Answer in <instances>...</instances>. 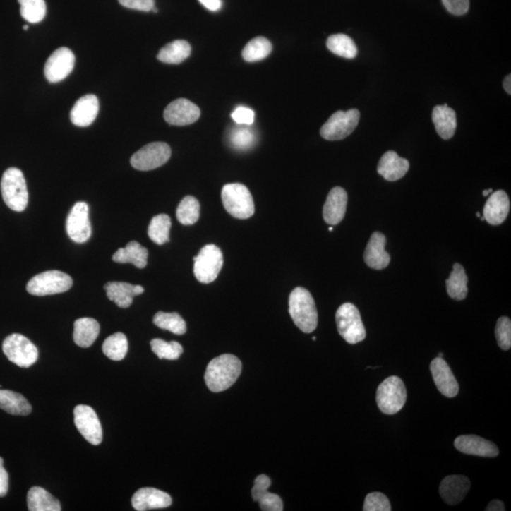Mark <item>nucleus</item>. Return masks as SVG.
I'll use <instances>...</instances> for the list:
<instances>
[{"instance_id":"412c9836","label":"nucleus","mask_w":511,"mask_h":511,"mask_svg":"<svg viewBox=\"0 0 511 511\" xmlns=\"http://www.w3.org/2000/svg\"><path fill=\"white\" fill-rule=\"evenodd\" d=\"M471 488V481L464 476H449L440 486V494L448 505H457L462 502Z\"/></svg>"},{"instance_id":"f03ea898","label":"nucleus","mask_w":511,"mask_h":511,"mask_svg":"<svg viewBox=\"0 0 511 511\" xmlns=\"http://www.w3.org/2000/svg\"><path fill=\"white\" fill-rule=\"evenodd\" d=\"M289 313L294 324L305 333L313 332L318 323L315 299L307 289L297 287L289 297Z\"/></svg>"},{"instance_id":"f3484780","label":"nucleus","mask_w":511,"mask_h":511,"mask_svg":"<svg viewBox=\"0 0 511 511\" xmlns=\"http://www.w3.org/2000/svg\"><path fill=\"white\" fill-rule=\"evenodd\" d=\"M387 238L380 232H374L369 239L363 253V260L368 267L374 270H383L390 263V255L385 251Z\"/></svg>"},{"instance_id":"0eeeda50","label":"nucleus","mask_w":511,"mask_h":511,"mask_svg":"<svg viewBox=\"0 0 511 511\" xmlns=\"http://www.w3.org/2000/svg\"><path fill=\"white\" fill-rule=\"evenodd\" d=\"M193 260L194 276L198 282L205 284L217 279L224 265L223 253L215 244L203 247Z\"/></svg>"},{"instance_id":"58836bf2","label":"nucleus","mask_w":511,"mask_h":511,"mask_svg":"<svg viewBox=\"0 0 511 511\" xmlns=\"http://www.w3.org/2000/svg\"><path fill=\"white\" fill-rule=\"evenodd\" d=\"M22 18L29 23H39L45 18V0H18Z\"/></svg>"},{"instance_id":"1a4fd4ad","label":"nucleus","mask_w":511,"mask_h":511,"mask_svg":"<svg viewBox=\"0 0 511 511\" xmlns=\"http://www.w3.org/2000/svg\"><path fill=\"white\" fill-rule=\"evenodd\" d=\"M2 349L8 359L20 368H30L38 359L37 348L19 333L8 336L2 344Z\"/></svg>"},{"instance_id":"c85d7f7f","label":"nucleus","mask_w":511,"mask_h":511,"mask_svg":"<svg viewBox=\"0 0 511 511\" xmlns=\"http://www.w3.org/2000/svg\"><path fill=\"white\" fill-rule=\"evenodd\" d=\"M27 502L30 511L61 510L60 502L43 488H30L28 493Z\"/></svg>"},{"instance_id":"a211bd4d","label":"nucleus","mask_w":511,"mask_h":511,"mask_svg":"<svg viewBox=\"0 0 511 511\" xmlns=\"http://www.w3.org/2000/svg\"><path fill=\"white\" fill-rule=\"evenodd\" d=\"M455 447L463 454L482 457H495L499 450L495 444L479 435H460L455 440Z\"/></svg>"},{"instance_id":"864d4df0","label":"nucleus","mask_w":511,"mask_h":511,"mask_svg":"<svg viewBox=\"0 0 511 511\" xmlns=\"http://www.w3.org/2000/svg\"><path fill=\"white\" fill-rule=\"evenodd\" d=\"M504 88L505 90V92L507 94H511V75L508 74L507 77L505 78L504 80Z\"/></svg>"},{"instance_id":"4d7b16f0","label":"nucleus","mask_w":511,"mask_h":511,"mask_svg":"<svg viewBox=\"0 0 511 511\" xmlns=\"http://www.w3.org/2000/svg\"><path fill=\"white\" fill-rule=\"evenodd\" d=\"M23 29L25 30H29V27H28L27 25H25V26H23Z\"/></svg>"},{"instance_id":"4c0bfd02","label":"nucleus","mask_w":511,"mask_h":511,"mask_svg":"<svg viewBox=\"0 0 511 511\" xmlns=\"http://www.w3.org/2000/svg\"><path fill=\"white\" fill-rule=\"evenodd\" d=\"M152 321L155 326L169 330L174 335H182L187 332V325L184 319L176 313L158 312Z\"/></svg>"},{"instance_id":"bb28decb","label":"nucleus","mask_w":511,"mask_h":511,"mask_svg":"<svg viewBox=\"0 0 511 511\" xmlns=\"http://www.w3.org/2000/svg\"><path fill=\"white\" fill-rule=\"evenodd\" d=\"M149 252L138 241H132L124 248H119L113 255V260L118 263H132L136 267H146Z\"/></svg>"},{"instance_id":"09e8293b","label":"nucleus","mask_w":511,"mask_h":511,"mask_svg":"<svg viewBox=\"0 0 511 511\" xmlns=\"http://www.w3.org/2000/svg\"><path fill=\"white\" fill-rule=\"evenodd\" d=\"M270 486L271 479H269L267 476H265V474H260V476H258L257 479H255L254 487H253L251 491L253 500H254L255 502H257L258 499L260 498V496L262 495L263 493H265V491H268Z\"/></svg>"},{"instance_id":"603ef678","label":"nucleus","mask_w":511,"mask_h":511,"mask_svg":"<svg viewBox=\"0 0 511 511\" xmlns=\"http://www.w3.org/2000/svg\"><path fill=\"white\" fill-rule=\"evenodd\" d=\"M486 510L487 511H504L505 510L504 503L502 501H500V500H493L490 503V504L488 505L487 508H486Z\"/></svg>"},{"instance_id":"dca6fc26","label":"nucleus","mask_w":511,"mask_h":511,"mask_svg":"<svg viewBox=\"0 0 511 511\" xmlns=\"http://www.w3.org/2000/svg\"><path fill=\"white\" fill-rule=\"evenodd\" d=\"M430 369L435 385L443 395L447 398H454L457 395L459 392V385L443 358L438 357L433 360Z\"/></svg>"},{"instance_id":"4468645a","label":"nucleus","mask_w":511,"mask_h":511,"mask_svg":"<svg viewBox=\"0 0 511 511\" xmlns=\"http://www.w3.org/2000/svg\"><path fill=\"white\" fill-rule=\"evenodd\" d=\"M74 65L75 56L71 49L68 48L56 49L46 62L44 71L47 80L52 83L65 80L73 71Z\"/></svg>"},{"instance_id":"f704fd0d","label":"nucleus","mask_w":511,"mask_h":511,"mask_svg":"<svg viewBox=\"0 0 511 511\" xmlns=\"http://www.w3.org/2000/svg\"><path fill=\"white\" fill-rule=\"evenodd\" d=\"M102 351L105 356L113 361H121L126 356L128 341L126 336L121 332H116L105 339L102 344Z\"/></svg>"},{"instance_id":"9b49d317","label":"nucleus","mask_w":511,"mask_h":511,"mask_svg":"<svg viewBox=\"0 0 511 511\" xmlns=\"http://www.w3.org/2000/svg\"><path fill=\"white\" fill-rule=\"evenodd\" d=\"M172 150L165 143H152L138 150L131 157L133 168L152 171L163 166L171 157Z\"/></svg>"},{"instance_id":"6ab92c4d","label":"nucleus","mask_w":511,"mask_h":511,"mask_svg":"<svg viewBox=\"0 0 511 511\" xmlns=\"http://www.w3.org/2000/svg\"><path fill=\"white\" fill-rule=\"evenodd\" d=\"M173 503L172 497L155 488H143L132 497V505L136 510L146 511L165 508Z\"/></svg>"},{"instance_id":"bf43d9fd","label":"nucleus","mask_w":511,"mask_h":511,"mask_svg":"<svg viewBox=\"0 0 511 511\" xmlns=\"http://www.w3.org/2000/svg\"><path fill=\"white\" fill-rule=\"evenodd\" d=\"M329 230H330V232H332L333 227H330V229H329Z\"/></svg>"},{"instance_id":"37998d69","label":"nucleus","mask_w":511,"mask_h":511,"mask_svg":"<svg viewBox=\"0 0 511 511\" xmlns=\"http://www.w3.org/2000/svg\"><path fill=\"white\" fill-rule=\"evenodd\" d=\"M363 510L365 511H390L392 508H391L390 500L385 494L371 493L366 495Z\"/></svg>"},{"instance_id":"79ce46f5","label":"nucleus","mask_w":511,"mask_h":511,"mask_svg":"<svg viewBox=\"0 0 511 511\" xmlns=\"http://www.w3.org/2000/svg\"><path fill=\"white\" fill-rule=\"evenodd\" d=\"M497 343L503 351H508L511 347V321L503 316L497 321L495 327Z\"/></svg>"},{"instance_id":"2f4dec72","label":"nucleus","mask_w":511,"mask_h":511,"mask_svg":"<svg viewBox=\"0 0 511 511\" xmlns=\"http://www.w3.org/2000/svg\"><path fill=\"white\" fill-rule=\"evenodd\" d=\"M191 47L187 41L176 40L171 42L158 52L157 59L165 64L177 65L184 62L190 56Z\"/></svg>"},{"instance_id":"473e14b6","label":"nucleus","mask_w":511,"mask_h":511,"mask_svg":"<svg viewBox=\"0 0 511 511\" xmlns=\"http://www.w3.org/2000/svg\"><path fill=\"white\" fill-rule=\"evenodd\" d=\"M327 48L332 54L347 59H354L358 54V49L354 41L343 33L330 35L327 40Z\"/></svg>"},{"instance_id":"c756f323","label":"nucleus","mask_w":511,"mask_h":511,"mask_svg":"<svg viewBox=\"0 0 511 511\" xmlns=\"http://www.w3.org/2000/svg\"><path fill=\"white\" fill-rule=\"evenodd\" d=\"M0 408L15 416H27L32 412V405L21 394L0 390Z\"/></svg>"},{"instance_id":"e433bc0d","label":"nucleus","mask_w":511,"mask_h":511,"mask_svg":"<svg viewBox=\"0 0 511 511\" xmlns=\"http://www.w3.org/2000/svg\"><path fill=\"white\" fill-rule=\"evenodd\" d=\"M176 217L180 224L191 226L196 224L200 217V204L193 196H186L180 202L176 210Z\"/></svg>"},{"instance_id":"39448f33","label":"nucleus","mask_w":511,"mask_h":511,"mask_svg":"<svg viewBox=\"0 0 511 511\" xmlns=\"http://www.w3.org/2000/svg\"><path fill=\"white\" fill-rule=\"evenodd\" d=\"M407 399V388L399 377L387 378L378 387L377 405L383 414L394 415L399 412L404 408Z\"/></svg>"},{"instance_id":"cd10ccee","label":"nucleus","mask_w":511,"mask_h":511,"mask_svg":"<svg viewBox=\"0 0 511 511\" xmlns=\"http://www.w3.org/2000/svg\"><path fill=\"white\" fill-rule=\"evenodd\" d=\"M100 324L95 319L83 318L74 323V342L80 348H90L98 338Z\"/></svg>"},{"instance_id":"6e6552de","label":"nucleus","mask_w":511,"mask_h":511,"mask_svg":"<svg viewBox=\"0 0 511 511\" xmlns=\"http://www.w3.org/2000/svg\"><path fill=\"white\" fill-rule=\"evenodd\" d=\"M73 280L68 274L57 270L46 271L33 277L28 282V293L35 296H52L68 291Z\"/></svg>"},{"instance_id":"3c124183","label":"nucleus","mask_w":511,"mask_h":511,"mask_svg":"<svg viewBox=\"0 0 511 511\" xmlns=\"http://www.w3.org/2000/svg\"><path fill=\"white\" fill-rule=\"evenodd\" d=\"M199 1L201 2L203 6L207 8L208 10L213 11V12L220 10L222 7L221 0H199Z\"/></svg>"},{"instance_id":"c03bdc74","label":"nucleus","mask_w":511,"mask_h":511,"mask_svg":"<svg viewBox=\"0 0 511 511\" xmlns=\"http://www.w3.org/2000/svg\"><path fill=\"white\" fill-rule=\"evenodd\" d=\"M260 510L263 511H282L283 510V503L282 498L277 494L265 491L258 499Z\"/></svg>"},{"instance_id":"f257e3e1","label":"nucleus","mask_w":511,"mask_h":511,"mask_svg":"<svg viewBox=\"0 0 511 511\" xmlns=\"http://www.w3.org/2000/svg\"><path fill=\"white\" fill-rule=\"evenodd\" d=\"M241 368L243 365L235 355H220L208 363L205 373V385L212 392H223L234 385Z\"/></svg>"},{"instance_id":"7c9ffc66","label":"nucleus","mask_w":511,"mask_h":511,"mask_svg":"<svg viewBox=\"0 0 511 511\" xmlns=\"http://www.w3.org/2000/svg\"><path fill=\"white\" fill-rule=\"evenodd\" d=\"M447 293L455 301H463L468 294V277L459 263H455L449 279L446 280Z\"/></svg>"},{"instance_id":"4be33fe9","label":"nucleus","mask_w":511,"mask_h":511,"mask_svg":"<svg viewBox=\"0 0 511 511\" xmlns=\"http://www.w3.org/2000/svg\"><path fill=\"white\" fill-rule=\"evenodd\" d=\"M99 108V100L95 95L88 94L83 96L71 111L72 124L79 127L90 126L98 116Z\"/></svg>"},{"instance_id":"5701e85b","label":"nucleus","mask_w":511,"mask_h":511,"mask_svg":"<svg viewBox=\"0 0 511 511\" xmlns=\"http://www.w3.org/2000/svg\"><path fill=\"white\" fill-rule=\"evenodd\" d=\"M409 161L399 157L394 151H388L380 157L377 172L387 181H397L402 179L409 171Z\"/></svg>"},{"instance_id":"49530a36","label":"nucleus","mask_w":511,"mask_h":511,"mask_svg":"<svg viewBox=\"0 0 511 511\" xmlns=\"http://www.w3.org/2000/svg\"><path fill=\"white\" fill-rule=\"evenodd\" d=\"M232 119L239 125H252L255 121L254 111L248 107H239L232 113Z\"/></svg>"},{"instance_id":"a878e982","label":"nucleus","mask_w":511,"mask_h":511,"mask_svg":"<svg viewBox=\"0 0 511 511\" xmlns=\"http://www.w3.org/2000/svg\"><path fill=\"white\" fill-rule=\"evenodd\" d=\"M432 119L438 136L443 140L454 137L457 130V114L447 104L438 105L432 113Z\"/></svg>"},{"instance_id":"8fccbe9b","label":"nucleus","mask_w":511,"mask_h":511,"mask_svg":"<svg viewBox=\"0 0 511 511\" xmlns=\"http://www.w3.org/2000/svg\"><path fill=\"white\" fill-rule=\"evenodd\" d=\"M9 491V474L4 467L0 468V497L6 495Z\"/></svg>"},{"instance_id":"c9c22d12","label":"nucleus","mask_w":511,"mask_h":511,"mask_svg":"<svg viewBox=\"0 0 511 511\" xmlns=\"http://www.w3.org/2000/svg\"><path fill=\"white\" fill-rule=\"evenodd\" d=\"M171 227L172 221L168 215H160L155 216L149 224V238L158 246H162V244L169 241Z\"/></svg>"},{"instance_id":"b1692460","label":"nucleus","mask_w":511,"mask_h":511,"mask_svg":"<svg viewBox=\"0 0 511 511\" xmlns=\"http://www.w3.org/2000/svg\"><path fill=\"white\" fill-rule=\"evenodd\" d=\"M510 210V202L507 193L497 191L493 193L484 207L485 220L493 226H499L504 223Z\"/></svg>"},{"instance_id":"ddd939ff","label":"nucleus","mask_w":511,"mask_h":511,"mask_svg":"<svg viewBox=\"0 0 511 511\" xmlns=\"http://www.w3.org/2000/svg\"><path fill=\"white\" fill-rule=\"evenodd\" d=\"M74 422L78 431L92 445H99L102 441L101 421L95 411L88 405L80 404L74 409Z\"/></svg>"},{"instance_id":"f8f14e48","label":"nucleus","mask_w":511,"mask_h":511,"mask_svg":"<svg viewBox=\"0 0 511 511\" xmlns=\"http://www.w3.org/2000/svg\"><path fill=\"white\" fill-rule=\"evenodd\" d=\"M66 227L69 238L75 243L83 244L90 240L92 230L87 203L78 202L73 205L66 219Z\"/></svg>"},{"instance_id":"5fc2aeb1","label":"nucleus","mask_w":511,"mask_h":511,"mask_svg":"<svg viewBox=\"0 0 511 511\" xmlns=\"http://www.w3.org/2000/svg\"><path fill=\"white\" fill-rule=\"evenodd\" d=\"M493 193V188H488V190L483 191V196H488V194Z\"/></svg>"},{"instance_id":"de8ad7c7","label":"nucleus","mask_w":511,"mask_h":511,"mask_svg":"<svg viewBox=\"0 0 511 511\" xmlns=\"http://www.w3.org/2000/svg\"><path fill=\"white\" fill-rule=\"evenodd\" d=\"M119 4L128 9L150 12L155 8V0H119Z\"/></svg>"},{"instance_id":"9d476101","label":"nucleus","mask_w":511,"mask_h":511,"mask_svg":"<svg viewBox=\"0 0 511 511\" xmlns=\"http://www.w3.org/2000/svg\"><path fill=\"white\" fill-rule=\"evenodd\" d=\"M360 116L357 109L337 111L330 116L326 124L322 126L321 137L327 140H344L356 129Z\"/></svg>"},{"instance_id":"72a5a7b5","label":"nucleus","mask_w":511,"mask_h":511,"mask_svg":"<svg viewBox=\"0 0 511 511\" xmlns=\"http://www.w3.org/2000/svg\"><path fill=\"white\" fill-rule=\"evenodd\" d=\"M272 52V44L267 38L259 36L252 39L244 47L243 58L246 62H258L265 59Z\"/></svg>"},{"instance_id":"7ed1b4c3","label":"nucleus","mask_w":511,"mask_h":511,"mask_svg":"<svg viewBox=\"0 0 511 511\" xmlns=\"http://www.w3.org/2000/svg\"><path fill=\"white\" fill-rule=\"evenodd\" d=\"M1 193L5 204L13 211L25 210L29 202V193L24 174L18 168H10L2 176Z\"/></svg>"},{"instance_id":"20e7f679","label":"nucleus","mask_w":511,"mask_h":511,"mask_svg":"<svg viewBox=\"0 0 511 511\" xmlns=\"http://www.w3.org/2000/svg\"><path fill=\"white\" fill-rule=\"evenodd\" d=\"M222 200L227 212L234 218L248 219L254 215L255 205L251 193L240 183L224 185Z\"/></svg>"},{"instance_id":"052dcab7","label":"nucleus","mask_w":511,"mask_h":511,"mask_svg":"<svg viewBox=\"0 0 511 511\" xmlns=\"http://www.w3.org/2000/svg\"><path fill=\"white\" fill-rule=\"evenodd\" d=\"M476 216H477V217H480V213H479V212H477V213H476Z\"/></svg>"},{"instance_id":"ea45409f","label":"nucleus","mask_w":511,"mask_h":511,"mask_svg":"<svg viewBox=\"0 0 511 511\" xmlns=\"http://www.w3.org/2000/svg\"><path fill=\"white\" fill-rule=\"evenodd\" d=\"M151 348L160 359L177 360L183 354V347L176 341L166 342L162 339H152Z\"/></svg>"},{"instance_id":"a18cd8bd","label":"nucleus","mask_w":511,"mask_h":511,"mask_svg":"<svg viewBox=\"0 0 511 511\" xmlns=\"http://www.w3.org/2000/svg\"><path fill=\"white\" fill-rule=\"evenodd\" d=\"M444 7L455 16H463L470 9V0H443Z\"/></svg>"},{"instance_id":"393cba45","label":"nucleus","mask_w":511,"mask_h":511,"mask_svg":"<svg viewBox=\"0 0 511 511\" xmlns=\"http://www.w3.org/2000/svg\"><path fill=\"white\" fill-rule=\"evenodd\" d=\"M107 296L116 306L126 309L131 306L135 296L143 294L144 289L140 285H132L127 282H108L104 285Z\"/></svg>"},{"instance_id":"a19ab883","label":"nucleus","mask_w":511,"mask_h":511,"mask_svg":"<svg viewBox=\"0 0 511 511\" xmlns=\"http://www.w3.org/2000/svg\"><path fill=\"white\" fill-rule=\"evenodd\" d=\"M246 126L248 125H241V126L234 128L230 133L229 140L233 148L244 151L254 145L256 135L251 129Z\"/></svg>"},{"instance_id":"2eb2a0df","label":"nucleus","mask_w":511,"mask_h":511,"mask_svg":"<svg viewBox=\"0 0 511 511\" xmlns=\"http://www.w3.org/2000/svg\"><path fill=\"white\" fill-rule=\"evenodd\" d=\"M201 115L199 107L187 99L172 102L164 111V119L174 126H186L198 121Z\"/></svg>"},{"instance_id":"13d9d810","label":"nucleus","mask_w":511,"mask_h":511,"mask_svg":"<svg viewBox=\"0 0 511 511\" xmlns=\"http://www.w3.org/2000/svg\"><path fill=\"white\" fill-rule=\"evenodd\" d=\"M438 357L443 358V354H438Z\"/></svg>"},{"instance_id":"6e6d98bb","label":"nucleus","mask_w":511,"mask_h":511,"mask_svg":"<svg viewBox=\"0 0 511 511\" xmlns=\"http://www.w3.org/2000/svg\"><path fill=\"white\" fill-rule=\"evenodd\" d=\"M4 458L0 457V468H1V467H4Z\"/></svg>"},{"instance_id":"aec40b11","label":"nucleus","mask_w":511,"mask_h":511,"mask_svg":"<svg viewBox=\"0 0 511 511\" xmlns=\"http://www.w3.org/2000/svg\"><path fill=\"white\" fill-rule=\"evenodd\" d=\"M348 193L341 187L333 188L327 197L323 208L325 222L330 226H336L345 217Z\"/></svg>"},{"instance_id":"423d86ee","label":"nucleus","mask_w":511,"mask_h":511,"mask_svg":"<svg viewBox=\"0 0 511 511\" xmlns=\"http://www.w3.org/2000/svg\"><path fill=\"white\" fill-rule=\"evenodd\" d=\"M339 335L349 344L354 345L365 340L366 332L359 310L352 303L341 305L336 312Z\"/></svg>"}]
</instances>
